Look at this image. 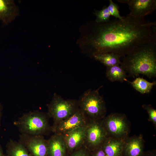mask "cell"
I'll return each mask as SVG.
<instances>
[{
	"label": "cell",
	"mask_w": 156,
	"mask_h": 156,
	"mask_svg": "<svg viewBox=\"0 0 156 156\" xmlns=\"http://www.w3.org/2000/svg\"><path fill=\"white\" fill-rule=\"evenodd\" d=\"M86 126L77 128L62 135L66 146L68 155L83 145Z\"/></svg>",
	"instance_id": "obj_11"
},
{
	"label": "cell",
	"mask_w": 156,
	"mask_h": 156,
	"mask_svg": "<svg viewBox=\"0 0 156 156\" xmlns=\"http://www.w3.org/2000/svg\"><path fill=\"white\" fill-rule=\"evenodd\" d=\"M93 57L96 60L100 61L104 65L110 66L120 64L121 57L117 54L113 53H106L94 55Z\"/></svg>",
	"instance_id": "obj_19"
},
{
	"label": "cell",
	"mask_w": 156,
	"mask_h": 156,
	"mask_svg": "<svg viewBox=\"0 0 156 156\" xmlns=\"http://www.w3.org/2000/svg\"><path fill=\"white\" fill-rule=\"evenodd\" d=\"M125 57L120 66L134 77L139 74L149 78L156 76V38L137 47Z\"/></svg>",
	"instance_id": "obj_2"
},
{
	"label": "cell",
	"mask_w": 156,
	"mask_h": 156,
	"mask_svg": "<svg viewBox=\"0 0 156 156\" xmlns=\"http://www.w3.org/2000/svg\"><path fill=\"white\" fill-rule=\"evenodd\" d=\"M109 4L107 8L110 15L115 17L116 18L122 19L124 16H121L120 14L118 5L113 2L112 0H109Z\"/></svg>",
	"instance_id": "obj_21"
},
{
	"label": "cell",
	"mask_w": 156,
	"mask_h": 156,
	"mask_svg": "<svg viewBox=\"0 0 156 156\" xmlns=\"http://www.w3.org/2000/svg\"><path fill=\"white\" fill-rule=\"evenodd\" d=\"M5 156H7L6 155H5Z\"/></svg>",
	"instance_id": "obj_28"
},
{
	"label": "cell",
	"mask_w": 156,
	"mask_h": 156,
	"mask_svg": "<svg viewBox=\"0 0 156 156\" xmlns=\"http://www.w3.org/2000/svg\"><path fill=\"white\" fill-rule=\"evenodd\" d=\"M88 121L79 108L71 115L51 126L52 131L63 135L75 128L86 126Z\"/></svg>",
	"instance_id": "obj_9"
},
{
	"label": "cell",
	"mask_w": 156,
	"mask_h": 156,
	"mask_svg": "<svg viewBox=\"0 0 156 156\" xmlns=\"http://www.w3.org/2000/svg\"><path fill=\"white\" fill-rule=\"evenodd\" d=\"M127 4L131 16L137 18H144L154 12L156 9V0H118Z\"/></svg>",
	"instance_id": "obj_10"
},
{
	"label": "cell",
	"mask_w": 156,
	"mask_h": 156,
	"mask_svg": "<svg viewBox=\"0 0 156 156\" xmlns=\"http://www.w3.org/2000/svg\"><path fill=\"white\" fill-rule=\"evenodd\" d=\"M47 113L38 111L24 114L15 120L14 125L21 134L31 135L44 136L52 131Z\"/></svg>",
	"instance_id": "obj_3"
},
{
	"label": "cell",
	"mask_w": 156,
	"mask_h": 156,
	"mask_svg": "<svg viewBox=\"0 0 156 156\" xmlns=\"http://www.w3.org/2000/svg\"><path fill=\"white\" fill-rule=\"evenodd\" d=\"M94 14L96 18L95 21L98 23H103L109 21L111 16L107 6H104L101 10H94Z\"/></svg>",
	"instance_id": "obj_20"
},
{
	"label": "cell",
	"mask_w": 156,
	"mask_h": 156,
	"mask_svg": "<svg viewBox=\"0 0 156 156\" xmlns=\"http://www.w3.org/2000/svg\"><path fill=\"white\" fill-rule=\"evenodd\" d=\"M19 141L33 156H49L47 140L43 136L20 134Z\"/></svg>",
	"instance_id": "obj_8"
},
{
	"label": "cell",
	"mask_w": 156,
	"mask_h": 156,
	"mask_svg": "<svg viewBox=\"0 0 156 156\" xmlns=\"http://www.w3.org/2000/svg\"><path fill=\"white\" fill-rule=\"evenodd\" d=\"M91 156H106L101 146L90 151Z\"/></svg>",
	"instance_id": "obj_24"
},
{
	"label": "cell",
	"mask_w": 156,
	"mask_h": 156,
	"mask_svg": "<svg viewBox=\"0 0 156 156\" xmlns=\"http://www.w3.org/2000/svg\"><path fill=\"white\" fill-rule=\"evenodd\" d=\"M108 135L101 120L88 121L86 126L83 144L90 151L101 147Z\"/></svg>",
	"instance_id": "obj_7"
},
{
	"label": "cell",
	"mask_w": 156,
	"mask_h": 156,
	"mask_svg": "<svg viewBox=\"0 0 156 156\" xmlns=\"http://www.w3.org/2000/svg\"><path fill=\"white\" fill-rule=\"evenodd\" d=\"M86 44L91 56L113 53L127 55L142 44L156 38V22L129 14L121 19L103 23L95 21L88 25Z\"/></svg>",
	"instance_id": "obj_1"
},
{
	"label": "cell",
	"mask_w": 156,
	"mask_h": 156,
	"mask_svg": "<svg viewBox=\"0 0 156 156\" xmlns=\"http://www.w3.org/2000/svg\"><path fill=\"white\" fill-rule=\"evenodd\" d=\"M5 155L4 154L2 146L0 144V156H5Z\"/></svg>",
	"instance_id": "obj_27"
},
{
	"label": "cell",
	"mask_w": 156,
	"mask_h": 156,
	"mask_svg": "<svg viewBox=\"0 0 156 156\" xmlns=\"http://www.w3.org/2000/svg\"><path fill=\"white\" fill-rule=\"evenodd\" d=\"M143 108L147 112L148 115V120L152 122L154 125L156 126V110L151 105L144 104L142 105Z\"/></svg>",
	"instance_id": "obj_22"
},
{
	"label": "cell",
	"mask_w": 156,
	"mask_h": 156,
	"mask_svg": "<svg viewBox=\"0 0 156 156\" xmlns=\"http://www.w3.org/2000/svg\"><path fill=\"white\" fill-rule=\"evenodd\" d=\"M47 107V113L54 125L73 114L79 108V105L75 99H65L55 93Z\"/></svg>",
	"instance_id": "obj_5"
},
{
	"label": "cell",
	"mask_w": 156,
	"mask_h": 156,
	"mask_svg": "<svg viewBox=\"0 0 156 156\" xmlns=\"http://www.w3.org/2000/svg\"><path fill=\"white\" fill-rule=\"evenodd\" d=\"M101 87L86 91L78 101L79 108L88 121L101 120L106 116L105 102L99 92Z\"/></svg>",
	"instance_id": "obj_4"
},
{
	"label": "cell",
	"mask_w": 156,
	"mask_h": 156,
	"mask_svg": "<svg viewBox=\"0 0 156 156\" xmlns=\"http://www.w3.org/2000/svg\"><path fill=\"white\" fill-rule=\"evenodd\" d=\"M142 156H156V152L155 150L148 151L144 152Z\"/></svg>",
	"instance_id": "obj_25"
},
{
	"label": "cell",
	"mask_w": 156,
	"mask_h": 156,
	"mask_svg": "<svg viewBox=\"0 0 156 156\" xmlns=\"http://www.w3.org/2000/svg\"><path fill=\"white\" fill-rule=\"evenodd\" d=\"M144 140L141 134L127 138L124 142L123 156H142L144 152Z\"/></svg>",
	"instance_id": "obj_12"
},
{
	"label": "cell",
	"mask_w": 156,
	"mask_h": 156,
	"mask_svg": "<svg viewBox=\"0 0 156 156\" xmlns=\"http://www.w3.org/2000/svg\"><path fill=\"white\" fill-rule=\"evenodd\" d=\"M127 81L129 82L136 91L142 94L149 93L156 84L155 81L151 82L140 77L136 78L132 82L127 80Z\"/></svg>",
	"instance_id": "obj_18"
},
{
	"label": "cell",
	"mask_w": 156,
	"mask_h": 156,
	"mask_svg": "<svg viewBox=\"0 0 156 156\" xmlns=\"http://www.w3.org/2000/svg\"><path fill=\"white\" fill-rule=\"evenodd\" d=\"M19 15L18 6L12 0H0V21L8 25Z\"/></svg>",
	"instance_id": "obj_13"
},
{
	"label": "cell",
	"mask_w": 156,
	"mask_h": 156,
	"mask_svg": "<svg viewBox=\"0 0 156 156\" xmlns=\"http://www.w3.org/2000/svg\"><path fill=\"white\" fill-rule=\"evenodd\" d=\"M47 141L49 156H68L67 150L62 135L54 133Z\"/></svg>",
	"instance_id": "obj_14"
},
{
	"label": "cell",
	"mask_w": 156,
	"mask_h": 156,
	"mask_svg": "<svg viewBox=\"0 0 156 156\" xmlns=\"http://www.w3.org/2000/svg\"><path fill=\"white\" fill-rule=\"evenodd\" d=\"M126 139L108 136L101 146L106 156H123V146Z\"/></svg>",
	"instance_id": "obj_15"
},
{
	"label": "cell",
	"mask_w": 156,
	"mask_h": 156,
	"mask_svg": "<svg viewBox=\"0 0 156 156\" xmlns=\"http://www.w3.org/2000/svg\"><path fill=\"white\" fill-rule=\"evenodd\" d=\"M68 156H91L90 151L84 146L76 150Z\"/></svg>",
	"instance_id": "obj_23"
},
{
	"label": "cell",
	"mask_w": 156,
	"mask_h": 156,
	"mask_svg": "<svg viewBox=\"0 0 156 156\" xmlns=\"http://www.w3.org/2000/svg\"><path fill=\"white\" fill-rule=\"evenodd\" d=\"M6 151L7 156H33L23 144L12 139L6 144Z\"/></svg>",
	"instance_id": "obj_16"
},
{
	"label": "cell",
	"mask_w": 156,
	"mask_h": 156,
	"mask_svg": "<svg viewBox=\"0 0 156 156\" xmlns=\"http://www.w3.org/2000/svg\"><path fill=\"white\" fill-rule=\"evenodd\" d=\"M106 76L111 82L127 81V75L123 69L119 65L107 67Z\"/></svg>",
	"instance_id": "obj_17"
},
{
	"label": "cell",
	"mask_w": 156,
	"mask_h": 156,
	"mask_svg": "<svg viewBox=\"0 0 156 156\" xmlns=\"http://www.w3.org/2000/svg\"><path fill=\"white\" fill-rule=\"evenodd\" d=\"M108 136L125 139L129 137L130 124L125 114L112 113L101 120Z\"/></svg>",
	"instance_id": "obj_6"
},
{
	"label": "cell",
	"mask_w": 156,
	"mask_h": 156,
	"mask_svg": "<svg viewBox=\"0 0 156 156\" xmlns=\"http://www.w3.org/2000/svg\"><path fill=\"white\" fill-rule=\"evenodd\" d=\"M2 106L0 103V127L1 126V121L2 115Z\"/></svg>",
	"instance_id": "obj_26"
}]
</instances>
